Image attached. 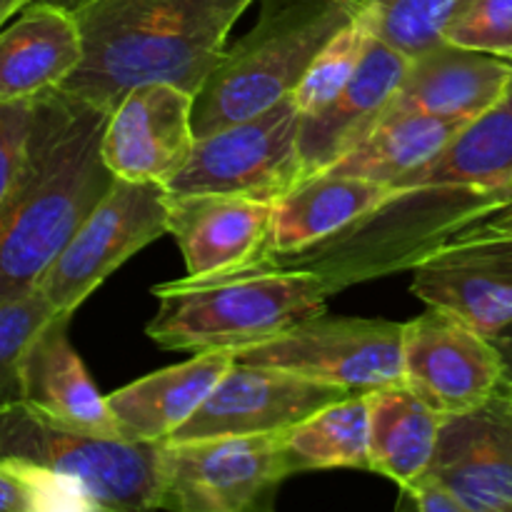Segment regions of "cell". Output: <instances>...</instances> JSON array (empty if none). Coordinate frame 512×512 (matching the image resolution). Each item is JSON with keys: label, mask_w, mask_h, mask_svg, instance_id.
I'll return each mask as SVG.
<instances>
[{"label": "cell", "mask_w": 512, "mask_h": 512, "mask_svg": "<svg viewBox=\"0 0 512 512\" xmlns=\"http://www.w3.org/2000/svg\"><path fill=\"white\" fill-rule=\"evenodd\" d=\"M108 115L65 90L33 100L23 168L0 210V300L38 285L113 185L103 158Z\"/></svg>", "instance_id": "cell-1"}, {"label": "cell", "mask_w": 512, "mask_h": 512, "mask_svg": "<svg viewBox=\"0 0 512 512\" xmlns=\"http://www.w3.org/2000/svg\"><path fill=\"white\" fill-rule=\"evenodd\" d=\"M255 0H88L75 10L83 60L65 93L113 110L128 90L173 83L198 93Z\"/></svg>", "instance_id": "cell-2"}, {"label": "cell", "mask_w": 512, "mask_h": 512, "mask_svg": "<svg viewBox=\"0 0 512 512\" xmlns=\"http://www.w3.org/2000/svg\"><path fill=\"white\" fill-rule=\"evenodd\" d=\"M508 205L510 190L405 185L338 233L293 253L258 255L243 268L308 270L323 280L328 295H338L350 285L418 268L455 233Z\"/></svg>", "instance_id": "cell-3"}, {"label": "cell", "mask_w": 512, "mask_h": 512, "mask_svg": "<svg viewBox=\"0 0 512 512\" xmlns=\"http://www.w3.org/2000/svg\"><path fill=\"white\" fill-rule=\"evenodd\" d=\"M158 313L145 335L168 350H228L273 340L323 315L328 290L308 270L238 268L208 278L170 280L153 288Z\"/></svg>", "instance_id": "cell-4"}, {"label": "cell", "mask_w": 512, "mask_h": 512, "mask_svg": "<svg viewBox=\"0 0 512 512\" xmlns=\"http://www.w3.org/2000/svg\"><path fill=\"white\" fill-rule=\"evenodd\" d=\"M363 0H260L253 28L225 48L195 93V138L280 103Z\"/></svg>", "instance_id": "cell-5"}, {"label": "cell", "mask_w": 512, "mask_h": 512, "mask_svg": "<svg viewBox=\"0 0 512 512\" xmlns=\"http://www.w3.org/2000/svg\"><path fill=\"white\" fill-rule=\"evenodd\" d=\"M0 460L73 480L95 510H158L160 443L80 433L25 400L0 408Z\"/></svg>", "instance_id": "cell-6"}, {"label": "cell", "mask_w": 512, "mask_h": 512, "mask_svg": "<svg viewBox=\"0 0 512 512\" xmlns=\"http://www.w3.org/2000/svg\"><path fill=\"white\" fill-rule=\"evenodd\" d=\"M285 433L160 443L158 510L255 512L290 478Z\"/></svg>", "instance_id": "cell-7"}, {"label": "cell", "mask_w": 512, "mask_h": 512, "mask_svg": "<svg viewBox=\"0 0 512 512\" xmlns=\"http://www.w3.org/2000/svg\"><path fill=\"white\" fill-rule=\"evenodd\" d=\"M298 128L300 110L288 95L263 113L198 135L168 193H223L278 203L303 183Z\"/></svg>", "instance_id": "cell-8"}, {"label": "cell", "mask_w": 512, "mask_h": 512, "mask_svg": "<svg viewBox=\"0 0 512 512\" xmlns=\"http://www.w3.org/2000/svg\"><path fill=\"white\" fill-rule=\"evenodd\" d=\"M168 188L115 178L35 288L58 315H73L115 270L168 233Z\"/></svg>", "instance_id": "cell-9"}, {"label": "cell", "mask_w": 512, "mask_h": 512, "mask_svg": "<svg viewBox=\"0 0 512 512\" xmlns=\"http://www.w3.org/2000/svg\"><path fill=\"white\" fill-rule=\"evenodd\" d=\"M405 323L315 315L283 335L235 353L238 363L268 365L350 393L403 383Z\"/></svg>", "instance_id": "cell-10"}, {"label": "cell", "mask_w": 512, "mask_h": 512, "mask_svg": "<svg viewBox=\"0 0 512 512\" xmlns=\"http://www.w3.org/2000/svg\"><path fill=\"white\" fill-rule=\"evenodd\" d=\"M415 298L493 338L512 323V205L455 233L413 268Z\"/></svg>", "instance_id": "cell-11"}, {"label": "cell", "mask_w": 512, "mask_h": 512, "mask_svg": "<svg viewBox=\"0 0 512 512\" xmlns=\"http://www.w3.org/2000/svg\"><path fill=\"white\" fill-rule=\"evenodd\" d=\"M403 383L443 418L458 415L503 385V358L493 338L450 310L428 305L405 323Z\"/></svg>", "instance_id": "cell-12"}, {"label": "cell", "mask_w": 512, "mask_h": 512, "mask_svg": "<svg viewBox=\"0 0 512 512\" xmlns=\"http://www.w3.org/2000/svg\"><path fill=\"white\" fill-rule=\"evenodd\" d=\"M348 395L358 393L283 368L233 360L198 413L183 428L175 430L170 440L288 433L310 415Z\"/></svg>", "instance_id": "cell-13"}, {"label": "cell", "mask_w": 512, "mask_h": 512, "mask_svg": "<svg viewBox=\"0 0 512 512\" xmlns=\"http://www.w3.org/2000/svg\"><path fill=\"white\" fill-rule=\"evenodd\" d=\"M193 108L195 95L173 83L128 90L110 110L103 133V158L115 178L168 188L195 145Z\"/></svg>", "instance_id": "cell-14"}, {"label": "cell", "mask_w": 512, "mask_h": 512, "mask_svg": "<svg viewBox=\"0 0 512 512\" xmlns=\"http://www.w3.org/2000/svg\"><path fill=\"white\" fill-rule=\"evenodd\" d=\"M428 475L465 512H512V395L505 383L478 408L440 420Z\"/></svg>", "instance_id": "cell-15"}, {"label": "cell", "mask_w": 512, "mask_h": 512, "mask_svg": "<svg viewBox=\"0 0 512 512\" xmlns=\"http://www.w3.org/2000/svg\"><path fill=\"white\" fill-rule=\"evenodd\" d=\"M410 58L370 33L353 78L325 108L300 115L298 153L303 180L325 173L353 153L393 103Z\"/></svg>", "instance_id": "cell-16"}, {"label": "cell", "mask_w": 512, "mask_h": 512, "mask_svg": "<svg viewBox=\"0 0 512 512\" xmlns=\"http://www.w3.org/2000/svg\"><path fill=\"white\" fill-rule=\"evenodd\" d=\"M273 205L223 193L170 195L168 233L183 253L188 278L253 263L268 240Z\"/></svg>", "instance_id": "cell-17"}, {"label": "cell", "mask_w": 512, "mask_h": 512, "mask_svg": "<svg viewBox=\"0 0 512 512\" xmlns=\"http://www.w3.org/2000/svg\"><path fill=\"white\" fill-rule=\"evenodd\" d=\"M510 80L512 58L443 40L410 58L390 108L470 123L498 103Z\"/></svg>", "instance_id": "cell-18"}, {"label": "cell", "mask_w": 512, "mask_h": 512, "mask_svg": "<svg viewBox=\"0 0 512 512\" xmlns=\"http://www.w3.org/2000/svg\"><path fill=\"white\" fill-rule=\"evenodd\" d=\"M83 60V35L73 10L30 0L0 28V100H38L63 88Z\"/></svg>", "instance_id": "cell-19"}, {"label": "cell", "mask_w": 512, "mask_h": 512, "mask_svg": "<svg viewBox=\"0 0 512 512\" xmlns=\"http://www.w3.org/2000/svg\"><path fill=\"white\" fill-rule=\"evenodd\" d=\"M73 315H55L28 348L23 363V400L80 433L123 438L108 395H100L68 338Z\"/></svg>", "instance_id": "cell-20"}, {"label": "cell", "mask_w": 512, "mask_h": 512, "mask_svg": "<svg viewBox=\"0 0 512 512\" xmlns=\"http://www.w3.org/2000/svg\"><path fill=\"white\" fill-rule=\"evenodd\" d=\"M228 350L195 353L180 365L155 370L108 395L110 413L125 440L165 443L208 400L233 365Z\"/></svg>", "instance_id": "cell-21"}, {"label": "cell", "mask_w": 512, "mask_h": 512, "mask_svg": "<svg viewBox=\"0 0 512 512\" xmlns=\"http://www.w3.org/2000/svg\"><path fill=\"white\" fill-rule=\"evenodd\" d=\"M393 188L343 173H320L273 205L270 233L258 255L293 253L338 233L373 208ZM255 255V258H258Z\"/></svg>", "instance_id": "cell-22"}, {"label": "cell", "mask_w": 512, "mask_h": 512, "mask_svg": "<svg viewBox=\"0 0 512 512\" xmlns=\"http://www.w3.org/2000/svg\"><path fill=\"white\" fill-rule=\"evenodd\" d=\"M465 125V120L388 108L373 133L330 170L398 188L433 163Z\"/></svg>", "instance_id": "cell-23"}, {"label": "cell", "mask_w": 512, "mask_h": 512, "mask_svg": "<svg viewBox=\"0 0 512 512\" xmlns=\"http://www.w3.org/2000/svg\"><path fill=\"white\" fill-rule=\"evenodd\" d=\"M365 395L370 410V470L405 488L433 463L443 415L425 405L405 383Z\"/></svg>", "instance_id": "cell-24"}, {"label": "cell", "mask_w": 512, "mask_h": 512, "mask_svg": "<svg viewBox=\"0 0 512 512\" xmlns=\"http://www.w3.org/2000/svg\"><path fill=\"white\" fill-rule=\"evenodd\" d=\"M512 180V80L483 115L470 120L453 143L405 185H473L510 190Z\"/></svg>", "instance_id": "cell-25"}, {"label": "cell", "mask_w": 512, "mask_h": 512, "mask_svg": "<svg viewBox=\"0 0 512 512\" xmlns=\"http://www.w3.org/2000/svg\"><path fill=\"white\" fill-rule=\"evenodd\" d=\"M293 473L355 468L370 470L368 395H348L285 433Z\"/></svg>", "instance_id": "cell-26"}, {"label": "cell", "mask_w": 512, "mask_h": 512, "mask_svg": "<svg viewBox=\"0 0 512 512\" xmlns=\"http://www.w3.org/2000/svg\"><path fill=\"white\" fill-rule=\"evenodd\" d=\"M463 0H363L358 18L370 33L415 58L423 50L443 43L445 28Z\"/></svg>", "instance_id": "cell-27"}, {"label": "cell", "mask_w": 512, "mask_h": 512, "mask_svg": "<svg viewBox=\"0 0 512 512\" xmlns=\"http://www.w3.org/2000/svg\"><path fill=\"white\" fill-rule=\"evenodd\" d=\"M55 310L38 288L0 300V408L23 400V363Z\"/></svg>", "instance_id": "cell-28"}, {"label": "cell", "mask_w": 512, "mask_h": 512, "mask_svg": "<svg viewBox=\"0 0 512 512\" xmlns=\"http://www.w3.org/2000/svg\"><path fill=\"white\" fill-rule=\"evenodd\" d=\"M368 40L370 30L358 15L338 35L328 40V45L315 55L298 88L293 90V100L300 115H310L325 108L348 85V80L353 78L360 60H363Z\"/></svg>", "instance_id": "cell-29"}, {"label": "cell", "mask_w": 512, "mask_h": 512, "mask_svg": "<svg viewBox=\"0 0 512 512\" xmlns=\"http://www.w3.org/2000/svg\"><path fill=\"white\" fill-rule=\"evenodd\" d=\"M95 512L93 500L73 480L50 470L0 460V512Z\"/></svg>", "instance_id": "cell-30"}, {"label": "cell", "mask_w": 512, "mask_h": 512, "mask_svg": "<svg viewBox=\"0 0 512 512\" xmlns=\"http://www.w3.org/2000/svg\"><path fill=\"white\" fill-rule=\"evenodd\" d=\"M445 40L512 58V0H463L445 28Z\"/></svg>", "instance_id": "cell-31"}, {"label": "cell", "mask_w": 512, "mask_h": 512, "mask_svg": "<svg viewBox=\"0 0 512 512\" xmlns=\"http://www.w3.org/2000/svg\"><path fill=\"white\" fill-rule=\"evenodd\" d=\"M33 100L5 103L0 100V210L8 203L25 160Z\"/></svg>", "instance_id": "cell-32"}, {"label": "cell", "mask_w": 512, "mask_h": 512, "mask_svg": "<svg viewBox=\"0 0 512 512\" xmlns=\"http://www.w3.org/2000/svg\"><path fill=\"white\" fill-rule=\"evenodd\" d=\"M398 508H410L418 512H465L460 500L453 495V490L428 473H423L410 485L400 488Z\"/></svg>", "instance_id": "cell-33"}, {"label": "cell", "mask_w": 512, "mask_h": 512, "mask_svg": "<svg viewBox=\"0 0 512 512\" xmlns=\"http://www.w3.org/2000/svg\"><path fill=\"white\" fill-rule=\"evenodd\" d=\"M493 343L503 358V383H512V323L493 335Z\"/></svg>", "instance_id": "cell-34"}, {"label": "cell", "mask_w": 512, "mask_h": 512, "mask_svg": "<svg viewBox=\"0 0 512 512\" xmlns=\"http://www.w3.org/2000/svg\"><path fill=\"white\" fill-rule=\"evenodd\" d=\"M28 3L30 0H0V28H3L13 15H18Z\"/></svg>", "instance_id": "cell-35"}, {"label": "cell", "mask_w": 512, "mask_h": 512, "mask_svg": "<svg viewBox=\"0 0 512 512\" xmlns=\"http://www.w3.org/2000/svg\"><path fill=\"white\" fill-rule=\"evenodd\" d=\"M45 3H55V5H60V8H68V10H78V8H83L85 3H88V0H45Z\"/></svg>", "instance_id": "cell-36"}, {"label": "cell", "mask_w": 512, "mask_h": 512, "mask_svg": "<svg viewBox=\"0 0 512 512\" xmlns=\"http://www.w3.org/2000/svg\"><path fill=\"white\" fill-rule=\"evenodd\" d=\"M505 388H508V393L512 395V383H505Z\"/></svg>", "instance_id": "cell-37"}, {"label": "cell", "mask_w": 512, "mask_h": 512, "mask_svg": "<svg viewBox=\"0 0 512 512\" xmlns=\"http://www.w3.org/2000/svg\"><path fill=\"white\" fill-rule=\"evenodd\" d=\"M510 193H512V180H510Z\"/></svg>", "instance_id": "cell-38"}]
</instances>
